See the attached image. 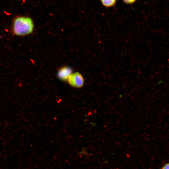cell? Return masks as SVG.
Segmentation results:
<instances>
[{"label": "cell", "instance_id": "7a4b0ae2", "mask_svg": "<svg viewBox=\"0 0 169 169\" xmlns=\"http://www.w3.org/2000/svg\"><path fill=\"white\" fill-rule=\"evenodd\" d=\"M68 81L71 86L77 88L82 87L84 82L83 76L78 72L72 73L69 76Z\"/></svg>", "mask_w": 169, "mask_h": 169}, {"label": "cell", "instance_id": "3957f363", "mask_svg": "<svg viewBox=\"0 0 169 169\" xmlns=\"http://www.w3.org/2000/svg\"><path fill=\"white\" fill-rule=\"evenodd\" d=\"M72 71V69L70 67L64 66L59 69L57 73V76L62 81H68Z\"/></svg>", "mask_w": 169, "mask_h": 169}, {"label": "cell", "instance_id": "8992f818", "mask_svg": "<svg viewBox=\"0 0 169 169\" xmlns=\"http://www.w3.org/2000/svg\"><path fill=\"white\" fill-rule=\"evenodd\" d=\"M161 169H169V163L165 164L162 168Z\"/></svg>", "mask_w": 169, "mask_h": 169}, {"label": "cell", "instance_id": "277c9868", "mask_svg": "<svg viewBox=\"0 0 169 169\" xmlns=\"http://www.w3.org/2000/svg\"><path fill=\"white\" fill-rule=\"evenodd\" d=\"M102 4L106 8L112 7L115 6L117 0H100Z\"/></svg>", "mask_w": 169, "mask_h": 169}, {"label": "cell", "instance_id": "5b68a950", "mask_svg": "<svg viewBox=\"0 0 169 169\" xmlns=\"http://www.w3.org/2000/svg\"><path fill=\"white\" fill-rule=\"evenodd\" d=\"M123 2L127 4H131L134 3L136 0H122Z\"/></svg>", "mask_w": 169, "mask_h": 169}, {"label": "cell", "instance_id": "6da1fadb", "mask_svg": "<svg viewBox=\"0 0 169 169\" xmlns=\"http://www.w3.org/2000/svg\"><path fill=\"white\" fill-rule=\"evenodd\" d=\"M34 23L33 20L30 17L19 16L13 19L11 31L15 35L23 36L32 33L34 30Z\"/></svg>", "mask_w": 169, "mask_h": 169}]
</instances>
